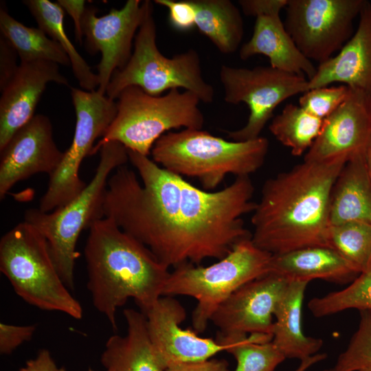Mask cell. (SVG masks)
Segmentation results:
<instances>
[{
  "label": "cell",
  "instance_id": "1",
  "mask_svg": "<svg viewBox=\"0 0 371 371\" xmlns=\"http://www.w3.org/2000/svg\"><path fill=\"white\" fill-rule=\"evenodd\" d=\"M129 161L107 181L102 210L124 232L148 247L162 264L176 268L220 260L234 245L251 236L243 216L253 212L254 188L249 177H238L217 191L200 189L128 150Z\"/></svg>",
  "mask_w": 371,
  "mask_h": 371
},
{
  "label": "cell",
  "instance_id": "2",
  "mask_svg": "<svg viewBox=\"0 0 371 371\" xmlns=\"http://www.w3.org/2000/svg\"><path fill=\"white\" fill-rule=\"evenodd\" d=\"M347 161L304 160L267 179L252 212L254 244L272 255L330 247L332 188Z\"/></svg>",
  "mask_w": 371,
  "mask_h": 371
},
{
  "label": "cell",
  "instance_id": "3",
  "mask_svg": "<svg viewBox=\"0 0 371 371\" xmlns=\"http://www.w3.org/2000/svg\"><path fill=\"white\" fill-rule=\"evenodd\" d=\"M89 229L84 248L87 286L95 308L115 330L117 309L132 298L142 312L149 310L163 295L170 271L112 219L97 220Z\"/></svg>",
  "mask_w": 371,
  "mask_h": 371
},
{
  "label": "cell",
  "instance_id": "4",
  "mask_svg": "<svg viewBox=\"0 0 371 371\" xmlns=\"http://www.w3.org/2000/svg\"><path fill=\"white\" fill-rule=\"evenodd\" d=\"M269 147L267 138L229 141L203 129L169 131L153 145V160L168 171L196 178L207 191L228 175L249 177L264 164Z\"/></svg>",
  "mask_w": 371,
  "mask_h": 371
},
{
  "label": "cell",
  "instance_id": "5",
  "mask_svg": "<svg viewBox=\"0 0 371 371\" xmlns=\"http://www.w3.org/2000/svg\"><path fill=\"white\" fill-rule=\"evenodd\" d=\"M99 151L93 178L75 199L49 212L31 208L24 214V221L46 239L58 273L69 290L74 289V269L80 255L78 239L84 229L104 218L102 205L109 175L129 161L127 148L118 142H107Z\"/></svg>",
  "mask_w": 371,
  "mask_h": 371
},
{
  "label": "cell",
  "instance_id": "6",
  "mask_svg": "<svg viewBox=\"0 0 371 371\" xmlns=\"http://www.w3.org/2000/svg\"><path fill=\"white\" fill-rule=\"evenodd\" d=\"M200 102L189 91L173 89L163 95H151L139 87H128L119 95L116 115L91 155L104 144L118 142L128 150L148 156L156 141L169 131L203 128Z\"/></svg>",
  "mask_w": 371,
  "mask_h": 371
},
{
  "label": "cell",
  "instance_id": "7",
  "mask_svg": "<svg viewBox=\"0 0 371 371\" xmlns=\"http://www.w3.org/2000/svg\"><path fill=\"white\" fill-rule=\"evenodd\" d=\"M0 271L27 304L82 317V306L60 276L46 239L29 223H18L1 237Z\"/></svg>",
  "mask_w": 371,
  "mask_h": 371
},
{
  "label": "cell",
  "instance_id": "8",
  "mask_svg": "<svg viewBox=\"0 0 371 371\" xmlns=\"http://www.w3.org/2000/svg\"><path fill=\"white\" fill-rule=\"evenodd\" d=\"M273 255L256 247L251 237L240 240L230 252L209 266L186 263L170 272L162 296L184 295L197 304L192 324L197 333L205 330L216 308L245 284L271 271Z\"/></svg>",
  "mask_w": 371,
  "mask_h": 371
},
{
  "label": "cell",
  "instance_id": "9",
  "mask_svg": "<svg viewBox=\"0 0 371 371\" xmlns=\"http://www.w3.org/2000/svg\"><path fill=\"white\" fill-rule=\"evenodd\" d=\"M153 6L139 27L134 42V50L127 64L113 74L106 95L117 99L126 87L135 86L151 95H161L167 90L182 88L196 94L201 102L214 101V89L203 77L200 57L190 49L172 57L159 50Z\"/></svg>",
  "mask_w": 371,
  "mask_h": 371
},
{
  "label": "cell",
  "instance_id": "10",
  "mask_svg": "<svg viewBox=\"0 0 371 371\" xmlns=\"http://www.w3.org/2000/svg\"><path fill=\"white\" fill-rule=\"evenodd\" d=\"M76 122L71 144L49 177L39 210L49 212L75 199L87 186L79 176L83 159L91 155L97 138L102 137L117 113V102L97 90L71 89Z\"/></svg>",
  "mask_w": 371,
  "mask_h": 371
},
{
  "label": "cell",
  "instance_id": "11",
  "mask_svg": "<svg viewBox=\"0 0 371 371\" xmlns=\"http://www.w3.org/2000/svg\"><path fill=\"white\" fill-rule=\"evenodd\" d=\"M219 76L225 101L233 104L245 103L249 110L243 127L227 132V137L236 142L259 137L280 104L308 90L306 77L270 65L249 69L224 65Z\"/></svg>",
  "mask_w": 371,
  "mask_h": 371
},
{
  "label": "cell",
  "instance_id": "12",
  "mask_svg": "<svg viewBox=\"0 0 371 371\" xmlns=\"http://www.w3.org/2000/svg\"><path fill=\"white\" fill-rule=\"evenodd\" d=\"M367 1L288 0L284 26L300 52L319 64L353 34V22Z\"/></svg>",
  "mask_w": 371,
  "mask_h": 371
},
{
  "label": "cell",
  "instance_id": "13",
  "mask_svg": "<svg viewBox=\"0 0 371 371\" xmlns=\"http://www.w3.org/2000/svg\"><path fill=\"white\" fill-rule=\"evenodd\" d=\"M153 6L148 0H128L122 8H112L102 16H97V8H87L82 30L89 53L101 54L98 65L100 93L106 94L114 71L128 62L135 34Z\"/></svg>",
  "mask_w": 371,
  "mask_h": 371
},
{
  "label": "cell",
  "instance_id": "14",
  "mask_svg": "<svg viewBox=\"0 0 371 371\" xmlns=\"http://www.w3.org/2000/svg\"><path fill=\"white\" fill-rule=\"evenodd\" d=\"M289 283L269 273L235 291L211 317L218 329L216 340L225 345L249 335H272L273 316Z\"/></svg>",
  "mask_w": 371,
  "mask_h": 371
},
{
  "label": "cell",
  "instance_id": "15",
  "mask_svg": "<svg viewBox=\"0 0 371 371\" xmlns=\"http://www.w3.org/2000/svg\"><path fill=\"white\" fill-rule=\"evenodd\" d=\"M144 313L155 354L165 370L176 364L207 360L227 349L216 339L181 328L186 311L172 296H161Z\"/></svg>",
  "mask_w": 371,
  "mask_h": 371
},
{
  "label": "cell",
  "instance_id": "16",
  "mask_svg": "<svg viewBox=\"0 0 371 371\" xmlns=\"http://www.w3.org/2000/svg\"><path fill=\"white\" fill-rule=\"evenodd\" d=\"M288 0H240L243 12L256 18L250 39L240 49L247 60L255 55L267 56L272 67L311 79L317 67L298 49L286 31L280 13Z\"/></svg>",
  "mask_w": 371,
  "mask_h": 371
},
{
  "label": "cell",
  "instance_id": "17",
  "mask_svg": "<svg viewBox=\"0 0 371 371\" xmlns=\"http://www.w3.org/2000/svg\"><path fill=\"white\" fill-rule=\"evenodd\" d=\"M0 153L1 200L19 181L38 173L52 175L64 156L49 118L43 114H36L18 130Z\"/></svg>",
  "mask_w": 371,
  "mask_h": 371
},
{
  "label": "cell",
  "instance_id": "18",
  "mask_svg": "<svg viewBox=\"0 0 371 371\" xmlns=\"http://www.w3.org/2000/svg\"><path fill=\"white\" fill-rule=\"evenodd\" d=\"M371 144V96L349 88L344 102L324 119L321 131L304 160L348 161L365 155Z\"/></svg>",
  "mask_w": 371,
  "mask_h": 371
},
{
  "label": "cell",
  "instance_id": "19",
  "mask_svg": "<svg viewBox=\"0 0 371 371\" xmlns=\"http://www.w3.org/2000/svg\"><path fill=\"white\" fill-rule=\"evenodd\" d=\"M50 82L69 86L57 63L38 60L19 64L16 74L1 91L0 150L35 115L37 104Z\"/></svg>",
  "mask_w": 371,
  "mask_h": 371
},
{
  "label": "cell",
  "instance_id": "20",
  "mask_svg": "<svg viewBox=\"0 0 371 371\" xmlns=\"http://www.w3.org/2000/svg\"><path fill=\"white\" fill-rule=\"evenodd\" d=\"M340 83L371 96V3L359 14L355 32L335 55L317 67L308 89Z\"/></svg>",
  "mask_w": 371,
  "mask_h": 371
},
{
  "label": "cell",
  "instance_id": "21",
  "mask_svg": "<svg viewBox=\"0 0 371 371\" xmlns=\"http://www.w3.org/2000/svg\"><path fill=\"white\" fill-rule=\"evenodd\" d=\"M270 273L289 282L320 279L339 284L352 282L360 274L336 250L320 246L273 255Z\"/></svg>",
  "mask_w": 371,
  "mask_h": 371
},
{
  "label": "cell",
  "instance_id": "22",
  "mask_svg": "<svg viewBox=\"0 0 371 371\" xmlns=\"http://www.w3.org/2000/svg\"><path fill=\"white\" fill-rule=\"evenodd\" d=\"M123 315L126 334L109 337L100 357L106 371H166L155 354L144 313L125 308Z\"/></svg>",
  "mask_w": 371,
  "mask_h": 371
},
{
  "label": "cell",
  "instance_id": "23",
  "mask_svg": "<svg viewBox=\"0 0 371 371\" xmlns=\"http://www.w3.org/2000/svg\"><path fill=\"white\" fill-rule=\"evenodd\" d=\"M308 283L289 282L274 313L272 343L285 359L304 360L318 353L323 345L322 339L306 336L302 329V304Z\"/></svg>",
  "mask_w": 371,
  "mask_h": 371
},
{
  "label": "cell",
  "instance_id": "24",
  "mask_svg": "<svg viewBox=\"0 0 371 371\" xmlns=\"http://www.w3.org/2000/svg\"><path fill=\"white\" fill-rule=\"evenodd\" d=\"M365 155L348 160L336 179L330 199V225L350 221L371 224V180Z\"/></svg>",
  "mask_w": 371,
  "mask_h": 371
},
{
  "label": "cell",
  "instance_id": "25",
  "mask_svg": "<svg viewBox=\"0 0 371 371\" xmlns=\"http://www.w3.org/2000/svg\"><path fill=\"white\" fill-rule=\"evenodd\" d=\"M196 14V25L224 54L235 52L244 34L239 9L229 0H190Z\"/></svg>",
  "mask_w": 371,
  "mask_h": 371
},
{
  "label": "cell",
  "instance_id": "26",
  "mask_svg": "<svg viewBox=\"0 0 371 371\" xmlns=\"http://www.w3.org/2000/svg\"><path fill=\"white\" fill-rule=\"evenodd\" d=\"M27 6L35 19L38 27L57 42L68 56L73 74L83 90L93 91L99 87L98 74L78 53L69 39L64 27L65 12L56 2L49 0H25Z\"/></svg>",
  "mask_w": 371,
  "mask_h": 371
},
{
  "label": "cell",
  "instance_id": "27",
  "mask_svg": "<svg viewBox=\"0 0 371 371\" xmlns=\"http://www.w3.org/2000/svg\"><path fill=\"white\" fill-rule=\"evenodd\" d=\"M1 35L11 44L20 58V63L38 60L65 66L70 60L60 45L39 27H27L11 16L5 7L0 8Z\"/></svg>",
  "mask_w": 371,
  "mask_h": 371
},
{
  "label": "cell",
  "instance_id": "28",
  "mask_svg": "<svg viewBox=\"0 0 371 371\" xmlns=\"http://www.w3.org/2000/svg\"><path fill=\"white\" fill-rule=\"evenodd\" d=\"M324 120L306 112L300 106L287 104L274 117L269 126L270 132L294 156L306 153L319 135Z\"/></svg>",
  "mask_w": 371,
  "mask_h": 371
},
{
  "label": "cell",
  "instance_id": "29",
  "mask_svg": "<svg viewBox=\"0 0 371 371\" xmlns=\"http://www.w3.org/2000/svg\"><path fill=\"white\" fill-rule=\"evenodd\" d=\"M308 307L316 317L355 308L371 311V264L345 289L311 299Z\"/></svg>",
  "mask_w": 371,
  "mask_h": 371
},
{
  "label": "cell",
  "instance_id": "30",
  "mask_svg": "<svg viewBox=\"0 0 371 371\" xmlns=\"http://www.w3.org/2000/svg\"><path fill=\"white\" fill-rule=\"evenodd\" d=\"M329 243L361 273L371 264V224L350 221L333 225Z\"/></svg>",
  "mask_w": 371,
  "mask_h": 371
},
{
  "label": "cell",
  "instance_id": "31",
  "mask_svg": "<svg viewBox=\"0 0 371 371\" xmlns=\"http://www.w3.org/2000/svg\"><path fill=\"white\" fill-rule=\"evenodd\" d=\"M271 335H249L225 344L236 360L234 371H275L285 357L272 343Z\"/></svg>",
  "mask_w": 371,
  "mask_h": 371
},
{
  "label": "cell",
  "instance_id": "32",
  "mask_svg": "<svg viewBox=\"0 0 371 371\" xmlns=\"http://www.w3.org/2000/svg\"><path fill=\"white\" fill-rule=\"evenodd\" d=\"M357 330L335 364L323 371H361L371 369V311H360Z\"/></svg>",
  "mask_w": 371,
  "mask_h": 371
},
{
  "label": "cell",
  "instance_id": "33",
  "mask_svg": "<svg viewBox=\"0 0 371 371\" xmlns=\"http://www.w3.org/2000/svg\"><path fill=\"white\" fill-rule=\"evenodd\" d=\"M349 87L344 85H328L308 89L299 98V106L310 114L325 119L346 100Z\"/></svg>",
  "mask_w": 371,
  "mask_h": 371
},
{
  "label": "cell",
  "instance_id": "34",
  "mask_svg": "<svg viewBox=\"0 0 371 371\" xmlns=\"http://www.w3.org/2000/svg\"><path fill=\"white\" fill-rule=\"evenodd\" d=\"M155 3L166 8L168 21L176 30L186 32L196 25V14L190 0H155Z\"/></svg>",
  "mask_w": 371,
  "mask_h": 371
},
{
  "label": "cell",
  "instance_id": "35",
  "mask_svg": "<svg viewBox=\"0 0 371 371\" xmlns=\"http://www.w3.org/2000/svg\"><path fill=\"white\" fill-rule=\"evenodd\" d=\"M36 330V326H16L0 323V353L11 354L25 341H30Z\"/></svg>",
  "mask_w": 371,
  "mask_h": 371
},
{
  "label": "cell",
  "instance_id": "36",
  "mask_svg": "<svg viewBox=\"0 0 371 371\" xmlns=\"http://www.w3.org/2000/svg\"><path fill=\"white\" fill-rule=\"evenodd\" d=\"M18 54L8 41L0 36V90L5 87L16 74L19 65L16 63Z\"/></svg>",
  "mask_w": 371,
  "mask_h": 371
},
{
  "label": "cell",
  "instance_id": "37",
  "mask_svg": "<svg viewBox=\"0 0 371 371\" xmlns=\"http://www.w3.org/2000/svg\"><path fill=\"white\" fill-rule=\"evenodd\" d=\"M60 5L73 19L76 38L78 43H82L84 36L82 30V20L87 8L86 1L84 0H58Z\"/></svg>",
  "mask_w": 371,
  "mask_h": 371
},
{
  "label": "cell",
  "instance_id": "38",
  "mask_svg": "<svg viewBox=\"0 0 371 371\" xmlns=\"http://www.w3.org/2000/svg\"><path fill=\"white\" fill-rule=\"evenodd\" d=\"M166 371H229L225 359H210L205 361L179 363L168 368Z\"/></svg>",
  "mask_w": 371,
  "mask_h": 371
},
{
  "label": "cell",
  "instance_id": "39",
  "mask_svg": "<svg viewBox=\"0 0 371 371\" xmlns=\"http://www.w3.org/2000/svg\"><path fill=\"white\" fill-rule=\"evenodd\" d=\"M35 371H66L63 367H58L51 356L49 350H41L37 356L31 359Z\"/></svg>",
  "mask_w": 371,
  "mask_h": 371
},
{
  "label": "cell",
  "instance_id": "40",
  "mask_svg": "<svg viewBox=\"0 0 371 371\" xmlns=\"http://www.w3.org/2000/svg\"><path fill=\"white\" fill-rule=\"evenodd\" d=\"M326 357L327 355L325 353H317L307 359L302 360L300 364L295 371H306L314 364L324 360Z\"/></svg>",
  "mask_w": 371,
  "mask_h": 371
},
{
  "label": "cell",
  "instance_id": "41",
  "mask_svg": "<svg viewBox=\"0 0 371 371\" xmlns=\"http://www.w3.org/2000/svg\"><path fill=\"white\" fill-rule=\"evenodd\" d=\"M365 158L368 172L371 180V144L366 152Z\"/></svg>",
  "mask_w": 371,
  "mask_h": 371
},
{
  "label": "cell",
  "instance_id": "42",
  "mask_svg": "<svg viewBox=\"0 0 371 371\" xmlns=\"http://www.w3.org/2000/svg\"><path fill=\"white\" fill-rule=\"evenodd\" d=\"M19 371H35L32 360H29L26 363V366L21 368Z\"/></svg>",
  "mask_w": 371,
  "mask_h": 371
},
{
  "label": "cell",
  "instance_id": "43",
  "mask_svg": "<svg viewBox=\"0 0 371 371\" xmlns=\"http://www.w3.org/2000/svg\"><path fill=\"white\" fill-rule=\"evenodd\" d=\"M361 371H371V369H364V370H362Z\"/></svg>",
  "mask_w": 371,
  "mask_h": 371
},
{
  "label": "cell",
  "instance_id": "44",
  "mask_svg": "<svg viewBox=\"0 0 371 371\" xmlns=\"http://www.w3.org/2000/svg\"><path fill=\"white\" fill-rule=\"evenodd\" d=\"M87 371H96V370H92V369L90 368V369H89Z\"/></svg>",
  "mask_w": 371,
  "mask_h": 371
}]
</instances>
